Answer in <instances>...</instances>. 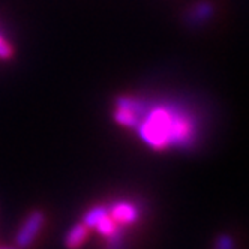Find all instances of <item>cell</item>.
Segmentation results:
<instances>
[{"label":"cell","mask_w":249,"mask_h":249,"mask_svg":"<svg viewBox=\"0 0 249 249\" xmlns=\"http://www.w3.org/2000/svg\"><path fill=\"white\" fill-rule=\"evenodd\" d=\"M108 215V209L104 206H95L92 209H89L84 216H83V224L86 228H95L98 225V222Z\"/></svg>","instance_id":"obj_5"},{"label":"cell","mask_w":249,"mask_h":249,"mask_svg":"<svg viewBox=\"0 0 249 249\" xmlns=\"http://www.w3.org/2000/svg\"><path fill=\"white\" fill-rule=\"evenodd\" d=\"M45 224V215L42 210H33L21 224L20 230L15 234V245L20 249L29 248L35 240Z\"/></svg>","instance_id":"obj_2"},{"label":"cell","mask_w":249,"mask_h":249,"mask_svg":"<svg viewBox=\"0 0 249 249\" xmlns=\"http://www.w3.org/2000/svg\"><path fill=\"white\" fill-rule=\"evenodd\" d=\"M114 120L122 124V126H126V128H137L138 123H140V117L126 108H120L117 107V110L114 111Z\"/></svg>","instance_id":"obj_6"},{"label":"cell","mask_w":249,"mask_h":249,"mask_svg":"<svg viewBox=\"0 0 249 249\" xmlns=\"http://www.w3.org/2000/svg\"><path fill=\"white\" fill-rule=\"evenodd\" d=\"M11 56H12V48H11V45L3 38H0V59H2V60H8V59H11Z\"/></svg>","instance_id":"obj_9"},{"label":"cell","mask_w":249,"mask_h":249,"mask_svg":"<svg viewBox=\"0 0 249 249\" xmlns=\"http://www.w3.org/2000/svg\"><path fill=\"white\" fill-rule=\"evenodd\" d=\"M87 230L89 228H86L83 222L75 224L65 236V240H63L65 248L66 249H78V248H81V245L87 239Z\"/></svg>","instance_id":"obj_4"},{"label":"cell","mask_w":249,"mask_h":249,"mask_svg":"<svg viewBox=\"0 0 249 249\" xmlns=\"http://www.w3.org/2000/svg\"><path fill=\"white\" fill-rule=\"evenodd\" d=\"M99 233L102 234V236H105V237H110V236H113L116 231H117V227H116V222L110 218V215H107L105 218H102L99 222H98V225L95 227Z\"/></svg>","instance_id":"obj_7"},{"label":"cell","mask_w":249,"mask_h":249,"mask_svg":"<svg viewBox=\"0 0 249 249\" xmlns=\"http://www.w3.org/2000/svg\"><path fill=\"white\" fill-rule=\"evenodd\" d=\"M135 129L140 138L156 150H162L173 144L188 146L194 135L191 122L180 113L171 111L165 107L152 108L143 120H140Z\"/></svg>","instance_id":"obj_1"},{"label":"cell","mask_w":249,"mask_h":249,"mask_svg":"<svg viewBox=\"0 0 249 249\" xmlns=\"http://www.w3.org/2000/svg\"><path fill=\"white\" fill-rule=\"evenodd\" d=\"M0 249H20V248H12V246H0Z\"/></svg>","instance_id":"obj_10"},{"label":"cell","mask_w":249,"mask_h":249,"mask_svg":"<svg viewBox=\"0 0 249 249\" xmlns=\"http://www.w3.org/2000/svg\"><path fill=\"white\" fill-rule=\"evenodd\" d=\"M108 215L116 224L131 225L138 219V210L134 204L122 201V203H117L111 207Z\"/></svg>","instance_id":"obj_3"},{"label":"cell","mask_w":249,"mask_h":249,"mask_svg":"<svg viewBox=\"0 0 249 249\" xmlns=\"http://www.w3.org/2000/svg\"><path fill=\"white\" fill-rule=\"evenodd\" d=\"M213 249H236L234 239L230 234H219L215 240V248Z\"/></svg>","instance_id":"obj_8"}]
</instances>
